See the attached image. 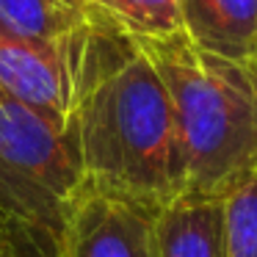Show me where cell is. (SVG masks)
<instances>
[{
    "instance_id": "cell-1",
    "label": "cell",
    "mask_w": 257,
    "mask_h": 257,
    "mask_svg": "<svg viewBox=\"0 0 257 257\" xmlns=\"http://www.w3.org/2000/svg\"><path fill=\"white\" fill-rule=\"evenodd\" d=\"M69 133L86 183L152 210L185 194L172 97L139 47L78 86Z\"/></svg>"
},
{
    "instance_id": "cell-2",
    "label": "cell",
    "mask_w": 257,
    "mask_h": 257,
    "mask_svg": "<svg viewBox=\"0 0 257 257\" xmlns=\"http://www.w3.org/2000/svg\"><path fill=\"white\" fill-rule=\"evenodd\" d=\"M133 42L172 97L185 191L224 196L257 174V61L210 56L183 31Z\"/></svg>"
},
{
    "instance_id": "cell-3",
    "label": "cell",
    "mask_w": 257,
    "mask_h": 257,
    "mask_svg": "<svg viewBox=\"0 0 257 257\" xmlns=\"http://www.w3.org/2000/svg\"><path fill=\"white\" fill-rule=\"evenodd\" d=\"M158 210L80 180L64 202L58 257H152Z\"/></svg>"
},
{
    "instance_id": "cell-4",
    "label": "cell",
    "mask_w": 257,
    "mask_h": 257,
    "mask_svg": "<svg viewBox=\"0 0 257 257\" xmlns=\"http://www.w3.org/2000/svg\"><path fill=\"white\" fill-rule=\"evenodd\" d=\"M0 163L31 177L61 202L83 180L69 130H58L42 113L0 89Z\"/></svg>"
},
{
    "instance_id": "cell-5",
    "label": "cell",
    "mask_w": 257,
    "mask_h": 257,
    "mask_svg": "<svg viewBox=\"0 0 257 257\" xmlns=\"http://www.w3.org/2000/svg\"><path fill=\"white\" fill-rule=\"evenodd\" d=\"M0 89L58 130H69L75 80L64 39L28 42L0 34Z\"/></svg>"
},
{
    "instance_id": "cell-6",
    "label": "cell",
    "mask_w": 257,
    "mask_h": 257,
    "mask_svg": "<svg viewBox=\"0 0 257 257\" xmlns=\"http://www.w3.org/2000/svg\"><path fill=\"white\" fill-rule=\"evenodd\" d=\"M224 199L180 194L152 218V257H224Z\"/></svg>"
},
{
    "instance_id": "cell-7",
    "label": "cell",
    "mask_w": 257,
    "mask_h": 257,
    "mask_svg": "<svg viewBox=\"0 0 257 257\" xmlns=\"http://www.w3.org/2000/svg\"><path fill=\"white\" fill-rule=\"evenodd\" d=\"M180 28L210 56L257 61V0H180Z\"/></svg>"
},
{
    "instance_id": "cell-8",
    "label": "cell",
    "mask_w": 257,
    "mask_h": 257,
    "mask_svg": "<svg viewBox=\"0 0 257 257\" xmlns=\"http://www.w3.org/2000/svg\"><path fill=\"white\" fill-rule=\"evenodd\" d=\"M94 17L83 0H0V34L58 42Z\"/></svg>"
},
{
    "instance_id": "cell-9",
    "label": "cell",
    "mask_w": 257,
    "mask_h": 257,
    "mask_svg": "<svg viewBox=\"0 0 257 257\" xmlns=\"http://www.w3.org/2000/svg\"><path fill=\"white\" fill-rule=\"evenodd\" d=\"M130 36H166L180 28V0H83Z\"/></svg>"
},
{
    "instance_id": "cell-10",
    "label": "cell",
    "mask_w": 257,
    "mask_h": 257,
    "mask_svg": "<svg viewBox=\"0 0 257 257\" xmlns=\"http://www.w3.org/2000/svg\"><path fill=\"white\" fill-rule=\"evenodd\" d=\"M224 199V257H257V174L238 183Z\"/></svg>"
},
{
    "instance_id": "cell-11",
    "label": "cell",
    "mask_w": 257,
    "mask_h": 257,
    "mask_svg": "<svg viewBox=\"0 0 257 257\" xmlns=\"http://www.w3.org/2000/svg\"><path fill=\"white\" fill-rule=\"evenodd\" d=\"M0 257H17V254H14V249H12V240H9L6 227H3V224H0Z\"/></svg>"
}]
</instances>
